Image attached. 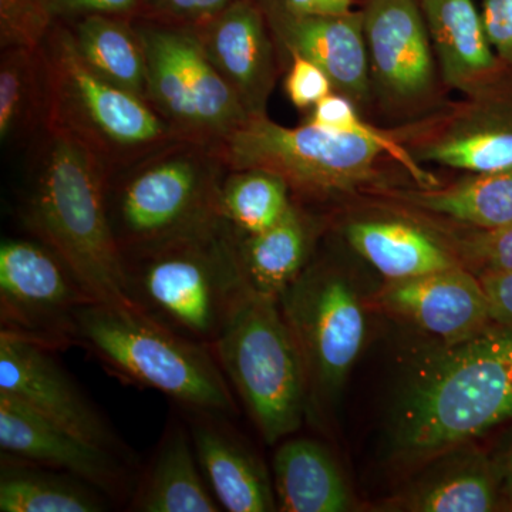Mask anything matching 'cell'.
I'll return each mask as SVG.
<instances>
[{"mask_svg": "<svg viewBox=\"0 0 512 512\" xmlns=\"http://www.w3.org/2000/svg\"><path fill=\"white\" fill-rule=\"evenodd\" d=\"M494 325L446 345L414 373L394 409L397 460H436L511 419L512 325Z\"/></svg>", "mask_w": 512, "mask_h": 512, "instance_id": "cell-1", "label": "cell"}, {"mask_svg": "<svg viewBox=\"0 0 512 512\" xmlns=\"http://www.w3.org/2000/svg\"><path fill=\"white\" fill-rule=\"evenodd\" d=\"M20 207L33 238L73 269L97 302L131 305L107 211L109 171L86 144L49 127Z\"/></svg>", "mask_w": 512, "mask_h": 512, "instance_id": "cell-2", "label": "cell"}, {"mask_svg": "<svg viewBox=\"0 0 512 512\" xmlns=\"http://www.w3.org/2000/svg\"><path fill=\"white\" fill-rule=\"evenodd\" d=\"M238 232L215 221L123 254L128 302L184 338L214 345L251 289L238 258Z\"/></svg>", "mask_w": 512, "mask_h": 512, "instance_id": "cell-3", "label": "cell"}, {"mask_svg": "<svg viewBox=\"0 0 512 512\" xmlns=\"http://www.w3.org/2000/svg\"><path fill=\"white\" fill-rule=\"evenodd\" d=\"M72 343L111 376L153 389L184 412L237 416L234 390L210 346L165 328L133 305L92 302L74 318Z\"/></svg>", "mask_w": 512, "mask_h": 512, "instance_id": "cell-4", "label": "cell"}, {"mask_svg": "<svg viewBox=\"0 0 512 512\" xmlns=\"http://www.w3.org/2000/svg\"><path fill=\"white\" fill-rule=\"evenodd\" d=\"M228 171L217 148L180 140L110 174L107 211L121 255L220 220Z\"/></svg>", "mask_w": 512, "mask_h": 512, "instance_id": "cell-5", "label": "cell"}, {"mask_svg": "<svg viewBox=\"0 0 512 512\" xmlns=\"http://www.w3.org/2000/svg\"><path fill=\"white\" fill-rule=\"evenodd\" d=\"M40 50L49 83L47 128H62L86 144L109 175L181 140L146 99L84 62L66 23L49 30Z\"/></svg>", "mask_w": 512, "mask_h": 512, "instance_id": "cell-6", "label": "cell"}, {"mask_svg": "<svg viewBox=\"0 0 512 512\" xmlns=\"http://www.w3.org/2000/svg\"><path fill=\"white\" fill-rule=\"evenodd\" d=\"M211 349L266 443L301 429L308 377L279 299L249 293Z\"/></svg>", "mask_w": 512, "mask_h": 512, "instance_id": "cell-7", "label": "cell"}, {"mask_svg": "<svg viewBox=\"0 0 512 512\" xmlns=\"http://www.w3.org/2000/svg\"><path fill=\"white\" fill-rule=\"evenodd\" d=\"M147 57V101L181 140L220 146L249 119L194 28L134 18Z\"/></svg>", "mask_w": 512, "mask_h": 512, "instance_id": "cell-8", "label": "cell"}, {"mask_svg": "<svg viewBox=\"0 0 512 512\" xmlns=\"http://www.w3.org/2000/svg\"><path fill=\"white\" fill-rule=\"evenodd\" d=\"M217 148L228 170L271 171L291 191L312 198L355 191L376 178L384 154L375 143L306 123L285 127L268 116L249 117Z\"/></svg>", "mask_w": 512, "mask_h": 512, "instance_id": "cell-9", "label": "cell"}, {"mask_svg": "<svg viewBox=\"0 0 512 512\" xmlns=\"http://www.w3.org/2000/svg\"><path fill=\"white\" fill-rule=\"evenodd\" d=\"M308 377L309 412L322 416L348 379L366 339V315L355 285L338 265L319 259L281 296Z\"/></svg>", "mask_w": 512, "mask_h": 512, "instance_id": "cell-10", "label": "cell"}, {"mask_svg": "<svg viewBox=\"0 0 512 512\" xmlns=\"http://www.w3.org/2000/svg\"><path fill=\"white\" fill-rule=\"evenodd\" d=\"M97 302L66 262L37 239L0 244V332L52 350L72 348L74 318Z\"/></svg>", "mask_w": 512, "mask_h": 512, "instance_id": "cell-11", "label": "cell"}, {"mask_svg": "<svg viewBox=\"0 0 512 512\" xmlns=\"http://www.w3.org/2000/svg\"><path fill=\"white\" fill-rule=\"evenodd\" d=\"M55 352L0 332V393L15 397L80 439L134 464L133 451L63 369Z\"/></svg>", "mask_w": 512, "mask_h": 512, "instance_id": "cell-12", "label": "cell"}, {"mask_svg": "<svg viewBox=\"0 0 512 512\" xmlns=\"http://www.w3.org/2000/svg\"><path fill=\"white\" fill-rule=\"evenodd\" d=\"M0 453L80 478L114 504H128L137 483L134 464L80 439L5 393H0Z\"/></svg>", "mask_w": 512, "mask_h": 512, "instance_id": "cell-13", "label": "cell"}, {"mask_svg": "<svg viewBox=\"0 0 512 512\" xmlns=\"http://www.w3.org/2000/svg\"><path fill=\"white\" fill-rule=\"evenodd\" d=\"M194 29L211 63L249 116H266L278 74V47L258 2L235 0L220 15Z\"/></svg>", "mask_w": 512, "mask_h": 512, "instance_id": "cell-14", "label": "cell"}, {"mask_svg": "<svg viewBox=\"0 0 512 512\" xmlns=\"http://www.w3.org/2000/svg\"><path fill=\"white\" fill-rule=\"evenodd\" d=\"M379 303L446 345L474 338L494 323L483 282L461 265L404 281H387Z\"/></svg>", "mask_w": 512, "mask_h": 512, "instance_id": "cell-15", "label": "cell"}, {"mask_svg": "<svg viewBox=\"0 0 512 512\" xmlns=\"http://www.w3.org/2000/svg\"><path fill=\"white\" fill-rule=\"evenodd\" d=\"M278 49L286 55L312 60L325 70L333 87L353 101L369 94L370 64L363 15L301 16L289 12L279 0H256Z\"/></svg>", "mask_w": 512, "mask_h": 512, "instance_id": "cell-16", "label": "cell"}, {"mask_svg": "<svg viewBox=\"0 0 512 512\" xmlns=\"http://www.w3.org/2000/svg\"><path fill=\"white\" fill-rule=\"evenodd\" d=\"M362 15L370 70L384 92L397 100L429 92L433 45L419 0H367Z\"/></svg>", "mask_w": 512, "mask_h": 512, "instance_id": "cell-17", "label": "cell"}, {"mask_svg": "<svg viewBox=\"0 0 512 512\" xmlns=\"http://www.w3.org/2000/svg\"><path fill=\"white\" fill-rule=\"evenodd\" d=\"M185 416L202 474L222 510H278L274 481L264 463L229 426V417L204 412H185Z\"/></svg>", "mask_w": 512, "mask_h": 512, "instance_id": "cell-18", "label": "cell"}, {"mask_svg": "<svg viewBox=\"0 0 512 512\" xmlns=\"http://www.w3.org/2000/svg\"><path fill=\"white\" fill-rule=\"evenodd\" d=\"M127 507L137 512L224 511L202 474L187 421H168Z\"/></svg>", "mask_w": 512, "mask_h": 512, "instance_id": "cell-19", "label": "cell"}, {"mask_svg": "<svg viewBox=\"0 0 512 512\" xmlns=\"http://www.w3.org/2000/svg\"><path fill=\"white\" fill-rule=\"evenodd\" d=\"M443 79L470 92L497 70L494 49L485 35L474 0H419Z\"/></svg>", "mask_w": 512, "mask_h": 512, "instance_id": "cell-20", "label": "cell"}, {"mask_svg": "<svg viewBox=\"0 0 512 512\" xmlns=\"http://www.w3.org/2000/svg\"><path fill=\"white\" fill-rule=\"evenodd\" d=\"M274 488L278 510L345 512L352 494L328 448L312 439L286 440L274 457Z\"/></svg>", "mask_w": 512, "mask_h": 512, "instance_id": "cell-21", "label": "cell"}, {"mask_svg": "<svg viewBox=\"0 0 512 512\" xmlns=\"http://www.w3.org/2000/svg\"><path fill=\"white\" fill-rule=\"evenodd\" d=\"M313 231L311 218L293 204L271 228L238 232L239 264L249 289L279 299L311 262Z\"/></svg>", "mask_w": 512, "mask_h": 512, "instance_id": "cell-22", "label": "cell"}, {"mask_svg": "<svg viewBox=\"0 0 512 512\" xmlns=\"http://www.w3.org/2000/svg\"><path fill=\"white\" fill-rule=\"evenodd\" d=\"M350 247L387 281H404L460 266L426 231L402 221H356L346 227Z\"/></svg>", "mask_w": 512, "mask_h": 512, "instance_id": "cell-23", "label": "cell"}, {"mask_svg": "<svg viewBox=\"0 0 512 512\" xmlns=\"http://www.w3.org/2000/svg\"><path fill=\"white\" fill-rule=\"evenodd\" d=\"M113 504L80 478L2 454V512H103Z\"/></svg>", "mask_w": 512, "mask_h": 512, "instance_id": "cell-24", "label": "cell"}, {"mask_svg": "<svg viewBox=\"0 0 512 512\" xmlns=\"http://www.w3.org/2000/svg\"><path fill=\"white\" fill-rule=\"evenodd\" d=\"M74 46L94 72L147 100V57L134 20L90 15L66 23Z\"/></svg>", "mask_w": 512, "mask_h": 512, "instance_id": "cell-25", "label": "cell"}, {"mask_svg": "<svg viewBox=\"0 0 512 512\" xmlns=\"http://www.w3.org/2000/svg\"><path fill=\"white\" fill-rule=\"evenodd\" d=\"M49 124V83L39 47L13 46L0 57V140L42 137Z\"/></svg>", "mask_w": 512, "mask_h": 512, "instance_id": "cell-26", "label": "cell"}, {"mask_svg": "<svg viewBox=\"0 0 512 512\" xmlns=\"http://www.w3.org/2000/svg\"><path fill=\"white\" fill-rule=\"evenodd\" d=\"M407 201L478 229L512 222V170L474 174L447 188L409 192Z\"/></svg>", "mask_w": 512, "mask_h": 512, "instance_id": "cell-27", "label": "cell"}, {"mask_svg": "<svg viewBox=\"0 0 512 512\" xmlns=\"http://www.w3.org/2000/svg\"><path fill=\"white\" fill-rule=\"evenodd\" d=\"M141 0H0V47H39L57 23L90 15L137 18Z\"/></svg>", "mask_w": 512, "mask_h": 512, "instance_id": "cell-28", "label": "cell"}, {"mask_svg": "<svg viewBox=\"0 0 512 512\" xmlns=\"http://www.w3.org/2000/svg\"><path fill=\"white\" fill-rule=\"evenodd\" d=\"M403 510L417 512H488L497 507V480L480 454L448 464L404 500Z\"/></svg>", "mask_w": 512, "mask_h": 512, "instance_id": "cell-29", "label": "cell"}, {"mask_svg": "<svg viewBox=\"0 0 512 512\" xmlns=\"http://www.w3.org/2000/svg\"><path fill=\"white\" fill-rule=\"evenodd\" d=\"M289 192L284 178L271 171L229 170L222 183L218 212L239 234H258L291 210Z\"/></svg>", "mask_w": 512, "mask_h": 512, "instance_id": "cell-30", "label": "cell"}, {"mask_svg": "<svg viewBox=\"0 0 512 512\" xmlns=\"http://www.w3.org/2000/svg\"><path fill=\"white\" fill-rule=\"evenodd\" d=\"M426 160L473 174L512 170V126L461 127L424 148Z\"/></svg>", "mask_w": 512, "mask_h": 512, "instance_id": "cell-31", "label": "cell"}, {"mask_svg": "<svg viewBox=\"0 0 512 512\" xmlns=\"http://www.w3.org/2000/svg\"><path fill=\"white\" fill-rule=\"evenodd\" d=\"M306 123L323 128V130L333 131V133L350 134V136L365 138L370 143L377 144L382 148L384 154L403 165L421 187H437L436 178L427 173L424 168H421L406 148L400 146L394 138L387 136L384 131L366 123L357 114L353 100L343 96V94H329L328 97L316 104L312 109L311 117Z\"/></svg>", "mask_w": 512, "mask_h": 512, "instance_id": "cell-32", "label": "cell"}, {"mask_svg": "<svg viewBox=\"0 0 512 512\" xmlns=\"http://www.w3.org/2000/svg\"><path fill=\"white\" fill-rule=\"evenodd\" d=\"M463 252L481 275L512 274V222L480 229L464 241Z\"/></svg>", "mask_w": 512, "mask_h": 512, "instance_id": "cell-33", "label": "cell"}, {"mask_svg": "<svg viewBox=\"0 0 512 512\" xmlns=\"http://www.w3.org/2000/svg\"><path fill=\"white\" fill-rule=\"evenodd\" d=\"M235 0H141L137 18L198 28L210 22Z\"/></svg>", "mask_w": 512, "mask_h": 512, "instance_id": "cell-34", "label": "cell"}, {"mask_svg": "<svg viewBox=\"0 0 512 512\" xmlns=\"http://www.w3.org/2000/svg\"><path fill=\"white\" fill-rule=\"evenodd\" d=\"M291 66L285 79V92L298 109H313L333 93L332 80L322 67L299 55H292Z\"/></svg>", "mask_w": 512, "mask_h": 512, "instance_id": "cell-35", "label": "cell"}, {"mask_svg": "<svg viewBox=\"0 0 512 512\" xmlns=\"http://www.w3.org/2000/svg\"><path fill=\"white\" fill-rule=\"evenodd\" d=\"M480 15L494 52L512 62V0H480Z\"/></svg>", "mask_w": 512, "mask_h": 512, "instance_id": "cell-36", "label": "cell"}, {"mask_svg": "<svg viewBox=\"0 0 512 512\" xmlns=\"http://www.w3.org/2000/svg\"><path fill=\"white\" fill-rule=\"evenodd\" d=\"M490 299L491 316L498 325H512V274L481 275Z\"/></svg>", "mask_w": 512, "mask_h": 512, "instance_id": "cell-37", "label": "cell"}, {"mask_svg": "<svg viewBox=\"0 0 512 512\" xmlns=\"http://www.w3.org/2000/svg\"><path fill=\"white\" fill-rule=\"evenodd\" d=\"M279 3L301 16H342L353 12V0H279Z\"/></svg>", "mask_w": 512, "mask_h": 512, "instance_id": "cell-38", "label": "cell"}, {"mask_svg": "<svg viewBox=\"0 0 512 512\" xmlns=\"http://www.w3.org/2000/svg\"><path fill=\"white\" fill-rule=\"evenodd\" d=\"M503 476L505 477V481H507V488H512V450L510 454H508L507 458H505L503 464Z\"/></svg>", "mask_w": 512, "mask_h": 512, "instance_id": "cell-39", "label": "cell"}, {"mask_svg": "<svg viewBox=\"0 0 512 512\" xmlns=\"http://www.w3.org/2000/svg\"><path fill=\"white\" fill-rule=\"evenodd\" d=\"M507 494H508V507H510V510L512 511V488H507Z\"/></svg>", "mask_w": 512, "mask_h": 512, "instance_id": "cell-40", "label": "cell"}]
</instances>
